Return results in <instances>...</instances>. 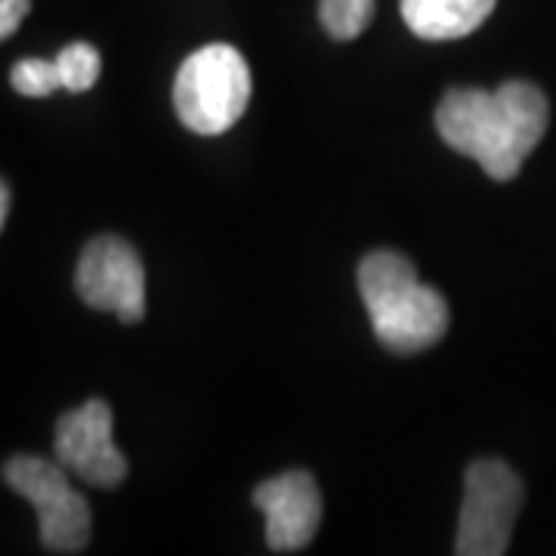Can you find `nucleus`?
Masks as SVG:
<instances>
[{"label": "nucleus", "mask_w": 556, "mask_h": 556, "mask_svg": "<svg viewBox=\"0 0 556 556\" xmlns=\"http://www.w3.org/2000/svg\"><path fill=\"white\" fill-rule=\"evenodd\" d=\"M497 0H399L402 20L424 40H457L473 35L492 16Z\"/></svg>", "instance_id": "nucleus-9"}, {"label": "nucleus", "mask_w": 556, "mask_h": 556, "mask_svg": "<svg viewBox=\"0 0 556 556\" xmlns=\"http://www.w3.org/2000/svg\"><path fill=\"white\" fill-rule=\"evenodd\" d=\"M53 452L72 477L93 489H115L127 479V457L115 445L112 408L102 399H90L60 417Z\"/></svg>", "instance_id": "nucleus-7"}, {"label": "nucleus", "mask_w": 556, "mask_h": 556, "mask_svg": "<svg viewBox=\"0 0 556 556\" xmlns=\"http://www.w3.org/2000/svg\"><path fill=\"white\" fill-rule=\"evenodd\" d=\"M375 16V0H318L321 28L334 40L358 38Z\"/></svg>", "instance_id": "nucleus-10"}, {"label": "nucleus", "mask_w": 556, "mask_h": 556, "mask_svg": "<svg viewBox=\"0 0 556 556\" xmlns=\"http://www.w3.org/2000/svg\"><path fill=\"white\" fill-rule=\"evenodd\" d=\"M526 501L519 473L497 460L479 457L464 473V504L457 519V556H504Z\"/></svg>", "instance_id": "nucleus-4"}, {"label": "nucleus", "mask_w": 556, "mask_h": 556, "mask_svg": "<svg viewBox=\"0 0 556 556\" xmlns=\"http://www.w3.org/2000/svg\"><path fill=\"white\" fill-rule=\"evenodd\" d=\"M10 84L16 93L31 97V100L53 97L56 90H62L56 60H20L10 72Z\"/></svg>", "instance_id": "nucleus-12"}, {"label": "nucleus", "mask_w": 556, "mask_h": 556, "mask_svg": "<svg viewBox=\"0 0 556 556\" xmlns=\"http://www.w3.org/2000/svg\"><path fill=\"white\" fill-rule=\"evenodd\" d=\"M547 97L529 80H507L497 90L455 87L437 109L442 142L477 161L497 182L517 177L547 134Z\"/></svg>", "instance_id": "nucleus-1"}, {"label": "nucleus", "mask_w": 556, "mask_h": 556, "mask_svg": "<svg viewBox=\"0 0 556 556\" xmlns=\"http://www.w3.org/2000/svg\"><path fill=\"white\" fill-rule=\"evenodd\" d=\"M78 298L100 313H115L134 325L146 316V269L130 241L97 236L84 248L75 269Z\"/></svg>", "instance_id": "nucleus-6"}, {"label": "nucleus", "mask_w": 556, "mask_h": 556, "mask_svg": "<svg viewBox=\"0 0 556 556\" xmlns=\"http://www.w3.org/2000/svg\"><path fill=\"white\" fill-rule=\"evenodd\" d=\"M254 504L266 517V544L276 554H298L321 526V492L306 470H288L254 489Z\"/></svg>", "instance_id": "nucleus-8"}, {"label": "nucleus", "mask_w": 556, "mask_h": 556, "mask_svg": "<svg viewBox=\"0 0 556 556\" xmlns=\"http://www.w3.org/2000/svg\"><path fill=\"white\" fill-rule=\"evenodd\" d=\"M7 485L38 510L40 544L50 554H80L90 541V507L60 460L16 455L3 464Z\"/></svg>", "instance_id": "nucleus-5"}, {"label": "nucleus", "mask_w": 556, "mask_h": 556, "mask_svg": "<svg viewBox=\"0 0 556 556\" xmlns=\"http://www.w3.org/2000/svg\"><path fill=\"white\" fill-rule=\"evenodd\" d=\"M254 93L251 68L232 43H207L179 65L174 80L177 118L201 137L236 127Z\"/></svg>", "instance_id": "nucleus-3"}, {"label": "nucleus", "mask_w": 556, "mask_h": 556, "mask_svg": "<svg viewBox=\"0 0 556 556\" xmlns=\"http://www.w3.org/2000/svg\"><path fill=\"white\" fill-rule=\"evenodd\" d=\"M7 214H10V189H7V182L0 179V229H3V223H7Z\"/></svg>", "instance_id": "nucleus-14"}, {"label": "nucleus", "mask_w": 556, "mask_h": 556, "mask_svg": "<svg viewBox=\"0 0 556 556\" xmlns=\"http://www.w3.org/2000/svg\"><path fill=\"white\" fill-rule=\"evenodd\" d=\"M28 10H31V0H0V40L16 35Z\"/></svg>", "instance_id": "nucleus-13"}, {"label": "nucleus", "mask_w": 556, "mask_h": 556, "mask_svg": "<svg viewBox=\"0 0 556 556\" xmlns=\"http://www.w3.org/2000/svg\"><path fill=\"white\" fill-rule=\"evenodd\" d=\"M358 294L378 340L399 356H415L448 331V303L417 278L412 260L399 251H371L358 263Z\"/></svg>", "instance_id": "nucleus-2"}, {"label": "nucleus", "mask_w": 556, "mask_h": 556, "mask_svg": "<svg viewBox=\"0 0 556 556\" xmlns=\"http://www.w3.org/2000/svg\"><path fill=\"white\" fill-rule=\"evenodd\" d=\"M56 68H60L62 90L84 93V90H90L100 80L102 60L90 43L78 40V43H68L60 56H56Z\"/></svg>", "instance_id": "nucleus-11"}]
</instances>
